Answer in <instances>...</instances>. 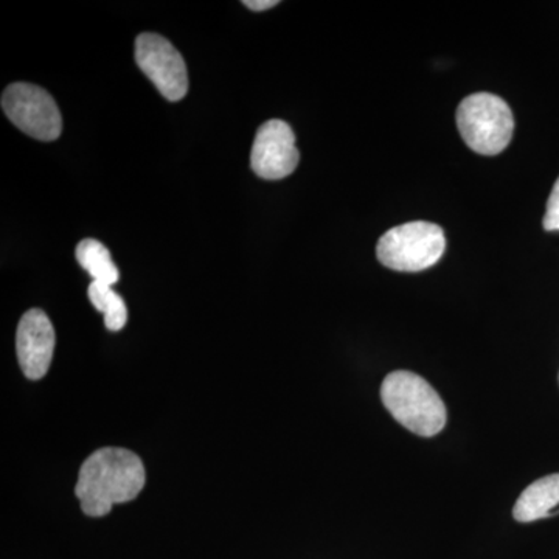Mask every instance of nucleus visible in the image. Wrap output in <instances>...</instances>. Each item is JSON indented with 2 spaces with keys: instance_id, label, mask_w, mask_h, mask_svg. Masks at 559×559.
Wrapping results in <instances>:
<instances>
[{
  "instance_id": "obj_1",
  "label": "nucleus",
  "mask_w": 559,
  "mask_h": 559,
  "mask_svg": "<svg viewBox=\"0 0 559 559\" xmlns=\"http://www.w3.org/2000/svg\"><path fill=\"white\" fill-rule=\"evenodd\" d=\"M145 480V466L135 452L103 448L81 465L75 495L87 516L102 518L117 503L138 498Z\"/></svg>"
},
{
  "instance_id": "obj_2",
  "label": "nucleus",
  "mask_w": 559,
  "mask_h": 559,
  "mask_svg": "<svg viewBox=\"0 0 559 559\" xmlns=\"http://www.w3.org/2000/svg\"><path fill=\"white\" fill-rule=\"evenodd\" d=\"M381 400L392 417L419 437H433L447 426L448 412L439 392L425 378L393 371L381 385Z\"/></svg>"
},
{
  "instance_id": "obj_3",
  "label": "nucleus",
  "mask_w": 559,
  "mask_h": 559,
  "mask_svg": "<svg viewBox=\"0 0 559 559\" xmlns=\"http://www.w3.org/2000/svg\"><path fill=\"white\" fill-rule=\"evenodd\" d=\"M460 134L474 153L496 156L510 145L514 117L502 98L488 92L469 95L457 109Z\"/></svg>"
},
{
  "instance_id": "obj_4",
  "label": "nucleus",
  "mask_w": 559,
  "mask_h": 559,
  "mask_svg": "<svg viewBox=\"0 0 559 559\" xmlns=\"http://www.w3.org/2000/svg\"><path fill=\"white\" fill-rule=\"evenodd\" d=\"M447 249L444 231L428 221H414L385 231L378 241L381 264L399 272H419L439 263Z\"/></svg>"
},
{
  "instance_id": "obj_5",
  "label": "nucleus",
  "mask_w": 559,
  "mask_h": 559,
  "mask_svg": "<svg viewBox=\"0 0 559 559\" xmlns=\"http://www.w3.org/2000/svg\"><path fill=\"white\" fill-rule=\"evenodd\" d=\"M2 109L11 123L33 139L51 142L60 138V109L51 95L35 84H10L2 94Z\"/></svg>"
},
{
  "instance_id": "obj_6",
  "label": "nucleus",
  "mask_w": 559,
  "mask_h": 559,
  "mask_svg": "<svg viewBox=\"0 0 559 559\" xmlns=\"http://www.w3.org/2000/svg\"><path fill=\"white\" fill-rule=\"evenodd\" d=\"M135 62L167 100L179 102L189 92V73L182 55L170 40L154 33L135 39Z\"/></svg>"
},
{
  "instance_id": "obj_7",
  "label": "nucleus",
  "mask_w": 559,
  "mask_h": 559,
  "mask_svg": "<svg viewBox=\"0 0 559 559\" xmlns=\"http://www.w3.org/2000/svg\"><path fill=\"white\" fill-rule=\"evenodd\" d=\"M299 160L296 135L286 121L270 120L261 124L250 154V167L257 176L266 180L288 178Z\"/></svg>"
},
{
  "instance_id": "obj_8",
  "label": "nucleus",
  "mask_w": 559,
  "mask_h": 559,
  "mask_svg": "<svg viewBox=\"0 0 559 559\" xmlns=\"http://www.w3.org/2000/svg\"><path fill=\"white\" fill-rule=\"evenodd\" d=\"M55 329L46 312L31 310L22 316L16 333L17 360L22 373L32 381L46 377L53 359Z\"/></svg>"
},
{
  "instance_id": "obj_9",
  "label": "nucleus",
  "mask_w": 559,
  "mask_h": 559,
  "mask_svg": "<svg viewBox=\"0 0 559 559\" xmlns=\"http://www.w3.org/2000/svg\"><path fill=\"white\" fill-rule=\"evenodd\" d=\"M555 514H559V473L533 481L514 503L518 522L546 520Z\"/></svg>"
},
{
  "instance_id": "obj_10",
  "label": "nucleus",
  "mask_w": 559,
  "mask_h": 559,
  "mask_svg": "<svg viewBox=\"0 0 559 559\" xmlns=\"http://www.w3.org/2000/svg\"><path fill=\"white\" fill-rule=\"evenodd\" d=\"M76 261L94 282L114 286L120 278L119 267L110 257L109 249L97 240H83L76 246Z\"/></svg>"
},
{
  "instance_id": "obj_11",
  "label": "nucleus",
  "mask_w": 559,
  "mask_h": 559,
  "mask_svg": "<svg viewBox=\"0 0 559 559\" xmlns=\"http://www.w3.org/2000/svg\"><path fill=\"white\" fill-rule=\"evenodd\" d=\"M91 304L105 316V325L109 331H120L128 322V308L124 300L105 283L92 282L87 289Z\"/></svg>"
},
{
  "instance_id": "obj_12",
  "label": "nucleus",
  "mask_w": 559,
  "mask_h": 559,
  "mask_svg": "<svg viewBox=\"0 0 559 559\" xmlns=\"http://www.w3.org/2000/svg\"><path fill=\"white\" fill-rule=\"evenodd\" d=\"M544 229L547 231H559V178L551 190L547 201L546 215H544Z\"/></svg>"
},
{
  "instance_id": "obj_13",
  "label": "nucleus",
  "mask_w": 559,
  "mask_h": 559,
  "mask_svg": "<svg viewBox=\"0 0 559 559\" xmlns=\"http://www.w3.org/2000/svg\"><path fill=\"white\" fill-rule=\"evenodd\" d=\"M242 5L252 11H266L274 9L275 5H278V2L277 0H245Z\"/></svg>"
}]
</instances>
